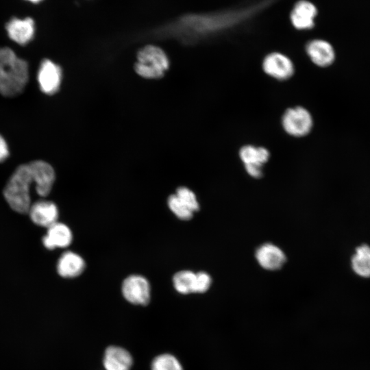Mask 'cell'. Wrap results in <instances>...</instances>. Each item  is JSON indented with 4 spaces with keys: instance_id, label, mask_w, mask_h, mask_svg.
<instances>
[{
    "instance_id": "obj_24",
    "label": "cell",
    "mask_w": 370,
    "mask_h": 370,
    "mask_svg": "<svg viewBox=\"0 0 370 370\" xmlns=\"http://www.w3.org/2000/svg\"><path fill=\"white\" fill-rule=\"evenodd\" d=\"M212 279L210 275L204 271L196 273L193 293H206L210 287Z\"/></svg>"
},
{
    "instance_id": "obj_20",
    "label": "cell",
    "mask_w": 370,
    "mask_h": 370,
    "mask_svg": "<svg viewBox=\"0 0 370 370\" xmlns=\"http://www.w3.org/2000/svg\"><path fill=\"white\" fill-rule=\"evenodd\" d=\"M196 273L188 270L177 272L173 278L175 289L181 294L193 293Z\"/></svg>"
},
{
    "instance_id": "obj_18",
    "label": "cell",
    "mask_w": 370,
    "mask_h": 370,
    "mask_svg": "<svg viewBox=\"0 0 370 370\" xmlns=\"http://www.w3.org/2000/svg\"><path fill=\"white\" fill-rule=\"evenodd\" d=\"M86 267L82 257L73 251L63 253L57 263L58 274L65 278H73L81 275Z\"/></svg>"
},
{
    "instance_id": "obj_5",
    "label": "cell",
    "mask_w": 370,
    "mask_h": 370,
    "mask_svg": "<svg viewBox=\"0 0 370 370\" xmlns=\"http://www.w3.org/2000/svg\"><path fill=\"white\" fill-rule=\"evenodd\" d=\"M280 121L284 132L293 138H303L308 136L314 125L310 112L302 106H294L286 108L281 116Z\"/></svg>"
},
{
    "instance_id": "obj_25",
    "label": "cell",
    "mask_w": 370,
    "mask_h": 370,
    "mask_svg": "<svg viewBox=\"0 0 370 370\" xmlns=\"http://www.w3.org/2000/svg\"><path fill=\"white\" fill-rule=\"evenodd\" d=\"M9 156L8 144L0 134V162H3Z\"/></svg>"
},
{
    "instance_id": "obj_22",
    "label": "cell",
    "mask_w": 370,
    "mask_h": 370,
    "mask_svg": "<svg viewBox=\"0 0 370 370\" xmlns=\"http://www.w3.org/2000/svg\"><path fill=\"white\" fill-rule=\"evenodd\" d=\"M167 204L171 212L180 219L187 221L192 219L194 212L184 205L175 194L169 197Z\"/></svg>"
},
{
    "instance_id": "obj_1",
    "label": "cell",
    "mask_w": 370,
    "mask_h": 370,
    "mask_svg": "<svg viewBox=\"0 0 370 370\" xmlns=\"http://www.w3.org/2000/svg\"><path fill=\"white\" fill-rule=\"evenodd\" d=\"M275 1L258 0L240 7L186 14L166 27L165 32L185 41L220 34L252 19Z\"/></svg>"
},
{
    "instance_id": "obj_9",
    "label": "cell",
    "mask_w": 370,
    "mask_h": 370,
    "mask_svg": "<svg viewBox=\"0 0 370 370\" xmlns=\"http://www.w3.org/2000/svg\"><path fill=\"white\" fill-rule=\"evenodd\" d=\"M5 28L11 40L19 45H26L35 36L36 23L30 16H12L6 22Z\"/></svg>"
},
{
    "instance_id": "obj_11",
    "label": "cell",
    "mask_w": 370,
    "mask_h": 370,
    "mask_svg": "<svg viewBox=\"0 0 370 370\" xmlns=\"http://www.w3.org/2000/svg\"><path fill=\"white\" fill-rule=\"evenodd\" d=\"M305 51L310 61L319 67H328L334 62L335 59L333 47L324 40H310L305 47Z\"/></svg>"
},
{
    "instance_id": "obj_3",
    "label": "cell",
    "mask_w": 370,
    "mask_h": 370,
    "mask_svg": "<svg viewBox=\"0 0 370 370\" xmlns=\"http://www.w3.org/2000/svg\"><path fill=\"white\" fill-rule=\"evenodd\" d=\"M32 184L35 182L30 162L18 166L8 181L3 196L15 212L28 213L32 205L29 193Z\"/></svg>"
},
{
    "instance_id": "obj_12",
    "label": "cell",
    "mask_w": 370,
    "mask_h": 370,
    "mask_svg": "<svg viewBox=\"0 0 370 370\" xmlns=\"http://www.w3.org/2000/svg\"><path fill=\"white\" fill-rule=\"evenodd\" d=\"M34 176L35 189L37 194L46 197L51 190L55 181V171L53 167L43 160L30 162Z\"/></svg>"
},
{
    "instance_id": "obj_2",
    "label": "cell",
    "mask_w": 370,
    "mask_h": 370,
    "mask_svg": "<svg viewBox=\"0 0 370 370\" xmlns=\"http://www.w3.org/2000/svg\"><path fill=\"white\" fill-rule=\"evenodd\" d=\"M28 79L27 62L10 47H0V95L17 96L25 89Z\"/></svg>"
},
{
    "instance_id": "obj_13",
    "label": "cell",
    "mask_w": 370,
    "mask_h": 370,
    "mask_svg": "<svg viewBox=\"0 0 370 370\" xmlns=\"http://www.w3.org/2000/svg\"><path fill=\"white\" fill-rule=\"evenodd\" d=\"M255 256L260 266L269 271L281 269L286 260L284 251L272 243L260 245L256 249Z\"/></svg>"
},
{
    "instance_id": "obj_26",
    "label": "cell",
    "mask_w": 370,
    "mask_h": 370,
    "mask_svg": "<svg viewBox=\"0 0 370 370\" xmlns=\"http://www.w3.org/2000/svg\"><path fill=\"white\" fill-rule=\"evenodd\" d=\"M24 1L32 4H39L43 2L45 0H24Z\"/></svg>"
},
{
    "instance_id": "obj_23",
    "label": "cell",
    "mask_w": 370,
    "mask_h": 370,
    "mask_svg": "<svg viewBox=\"0 0 370 370\" xmlns=\"http://www.w3.org/2000/svg\"><path fill=\"white\" fill-rule=\"evenodd\" d=\"M176 196L181 202L193 212L199 210V204L195 194L188 188L185 186L179 187L176 190Z\"/></svg>"
},
{
    "instance_id": "obj_14",
    "label": "cell",
    "mask_w": 370,
    "mask_h": 370,
    "mask_svg": "<svg viewBox=\"0 0 370 370\" xmlns=\"http://www.w3.org/2000/svg\"><path fill=\"white\" fill-rule=\"evenodd\" d=\"M28 213L35 224L45 227L56 223L58 218L56 205L52 201L43 199L32 204Z\"/></svg>"
},
{
    "instance_id": "obj_21",
    "label": "cell",
    "mask_w": 370,
    "mask_h": 370,
    "mask_svg": "<svg viewBox=\"0 0 370 370\" xmlns=\"http://www.w3.org/2000/svg\"><path fill=\"white\" fill-rule=\"evenodd\" d=\"M151 370H184L176 357L170 354H162L156 356L151 362Z\"/></svg>"
},
{
    "instance_id": "obj_17",
    "label": "cell",
    "mask_w": 370,
    "mask_h": 370,
    "mask_svg": "<svg viewBox=\"0 0 370 370\" xmlns=\"http://www.w3.org/2000/svg\"><path fill=\"white\" fill-rule=\"evenodd\" d=\"M133 359L130 353L119 346H110L104 352L103 365L106 370H130Z\"/></svg>"
},
{
    "instance_id": "obj_15",
    "label": "cell",
    "mask_w": 370,
    "mask_h": 370,
    "mask_svg": "<svg viewBox=\"0 0 370 370\" xmlns=\"http://www.w3.org/2000/svg\"><path fill=\"white\" fill-rule=\"evenodd\" d=\"M316 7L307 1H299L295 5L291 13V21L295 28L299 30L312 29L314 25Z\"/></svg>"
},
{
    "instance_id": "obj_19",
    "label": "cell",
    "mask_w": 370,
    "mask_h": 370,
    "mask_svg": "<svg viewBox=\"0 0 370 370\" xmlns=\"http://www.w3.org/2000/svg\"><path fill=\"white\" fill-rule=\"evenodd\" d=\"M351 266L358 276L370 278V246L363 244L356 249L351 258Z\"/></svg>"
},
{
    "instance_id": "obj_16",
    "label": "cell",
    "mask_w": 370,
    "mask_h": 370,
    "mask_svg": "<svg viewBox=\"0 0 370 370\" xmlns=\"http://www.w3.org/2000/svg\"><path fill=\"white\" fill-rule=\"evenodd\" d=\"M73 235L70 228L65 224L56 222L47 227V234L42 238L44 246L48 249L64 248L72 242Z\"/></svg>"
},
{
    "instance_id": "obj_8",
    "label": "cell",
    "mask_w": 370,
    "mask_h": 370,
    "mask_svg": "<svg viewBox=\"0 0 370 370\" xmlns=\"http://www.w3.org/2000/svg\"><path fill=\"white\" fill-rule=\"evenodd\" d=\"M122 294L130 303L135 305H147L151 296L149 281L140 275L127 277L121 286Z\"/></svg>"
},
{
    "instance_id": "obj_4",
    "label": "cell",
    "mask_w": 370,
    "mask_h": 370,
    "mask_svg": "<svg viewBox=\"0 0 370 370\" xmlns=\"http://www.w3.org/2000/svg\"><path fill=\"white\" fill-rule=\"evenodd\" d=\"M169 66L168 57L161 48L147 45L138 52L134 69L143 77L157 79L164 75Z\"/></svg>"
},
{
    "instance_id": "obj_7",
    "label": "cell",
    "mask_w": 370,
    "mask_h": 370,
    "mask_svg": "<svg viewBox=\"0 0 370 370\" xmlns=\"http://www.w3.org/2000/svg\"><path fill=\"white\" fill-rule=\"evenodd\" d=\"M261 66L267 76L280 82L291 79L295 71L293 60L286 54L279 51L267 54L262 61Z\"/></svg>"
},
{
    "instance_id": "obj_6",
    "label": "cell",
    "mask_w": 370,
    "mask_h": 370,
    "mask_svg": "<svg viewBox=\"0 0 370 370\" xmlns=\"http://www.w3.org/2000/svg\"><path fill=\"white\" fill-rule=\"evenodd\" d=\"M270 156L269 150L264 146L245 144L238 150V157L246 173L254 178H260L263 175V166Z\"/></svg>"
},
{
    "instance_id": "obj_10",
    "label": "cell",
    "mask_w": 370,
    "mask_h": 370,
    "mask_svg": "<svg viewBox=\"0 0 370 370\" xmlns=\"http://www.w3.org/2000/svg\"><path fill=\"white\" fill-rule=\"evenodd\" d=\"M37 79L40 90L47 95H53L60 88L62 69L49 59L42 61L38 69Z\"/></svg>"
}]
</instances>
